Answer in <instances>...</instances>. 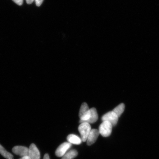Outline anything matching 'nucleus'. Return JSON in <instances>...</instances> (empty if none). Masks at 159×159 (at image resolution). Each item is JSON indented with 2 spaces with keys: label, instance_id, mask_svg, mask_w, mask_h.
<instances>
[{
  "label": "nucleus",
  "instance_id": "nucleus-16",
  "mask_svg": "<svg viewBox=\"0 0 159 159\" xmlns=\"http://www.w3.org/2000/svg\"><path fill=\"white\" fill-rule=\"evenodd\" d=\"M34 0H26V1L27 2V3L28 4H31L32 3H33L34 1Z\"/></svg>",
  "mask_w": 159,
  "mask_h": 159
},
{
  "label": "nucleus",
  "instance_id": "nucleus-5",
  "mask_svg": "<svg viewBox=\"0 0 159 159\" xmlns=\"http://www.w3.org/2000/svg\"><path fill=\"white\" fill-rule=\"evenodd\" d=\"M72 144L69 142H65L61 144L56 151V156L59 157H63L66 153L67 151L70 148Z\"/></svg>",
  "mask_w": 159,
  "mask_h": 159
},
{
  "label": "nucleus",
  "instance_id": "nucleus-2",
  "mask_svg": "<svg viewBox=\"0 0 159 159\" xmlns=\"http://www.w3.org/2000/svg\"><path fill=\"white\" fill-rule=\"evenodd\" d=\"M79 116L80 118V123L85 122L90 118V109L86 103L84 102L81 104L80 109Z\"/></svg>",
  "mask_w": 159,
  "mask_h": 159
},
{
  "label": "nucleus",
  "instance_id": "nucleus-7",
  "mask_svg": "<svg viewBox=\"0 0 159 159\" xmlns=\"http://www.w3.org/2000/svg\"><path fill=\"white\" fill-rule=\"evenodd\" d=\"M99 134V130L96 129H91L86 141L87 145L91 146L94 143Z\"/></svg>",
  "mask_w": 159,
  "mask_h": 159
},
{
  "label": "nucleus",
  "instance_id": "nucleus-18",
  "mask_svg": "<svg viewBox=\"0 0 159 159\" xmlns=\"http://www.w3.org/2000/svg\"><path fill=\"white\" fill-rule=\"evenodd\" d=\"M19 159H30L29 156H26L22 157H21V158H20Z\"/></svg>",
  "mask_w": 159,
  "mask_h": 159
},
{
  "label": "nucleus",
  "instance_id": "nucleus-10",
  "mask_svg": "<svg viewBox=\"0 0 159 159\" xmlns=\"http://www.w3.org/2000/svg\"><path fill=\"white\" fill-rule=\"evenodd\" d=\"M67 139L68 142L71 144L79 145L82 142L81 138L74 134H69L67 136Z\"/></svg>",
  "mask_w": 159,
  "mask_h": 159
},
{
  "label": "nucleus",
  "instance_id": "nucleus-8",
  "mask_svg": "<svg viewBox=\"0 0 159 159\" xmlns=\"http://www.w3.org/2000/svg\"><path fill=\"white\" fill-rule=\"evenodd\" d=\"M29 156L30 159H40L39 149L34 144H31L30 146Z\"/></svg>",
  "mask_w": 159,
  "mask_h": 159
},
{
  "label": "nucleus",
  "instance_id": "nucleus-4",
  "mask_svg": "<svg viewBox=\"0 0 159 159\" xmlns=\"http://www.w3.org/2000/svg\"><path fill=\"white\" fill-rule=\"evenodd\" d=\"M118 116L113 111H111L103 115L101 119L103 122L107 121L111 123L112 126H115L118 123Z\"/></svg>",
  "mask_w": 159,
  "mask_h": 159
},
{
  "label": "nucleus",
  "instance_id": "nucleus-11",
  "mask_svg": "<svg viewBox=\"0 0 159 159\" xmlns=\"http://www.w3.org/2000/svg\"><path fill=\"white\" fill-rule=\"evenodd\" d=\"M78 155V152L76 150H72L66 153L61 159H73Z\"/></svg>",
  "mask_w": 159,
  "mask_h": 159
},
{
  "label": "nucleus",
  "instance_id": "nucleus-9",
  "mask_svg": "<svg viewBox=\"0 0 159 159\" xmlns=\"http://www.w3.org/2000/svg\"><path fill=\"white\" fill-rule=\"evenodd\" d=\"M90 116L89 120L84 122L89 123V124H94L98 120V117L96 109L95 108L90 109Z\"/></svg>",
  "mask_w": 159,
  "mask_h": 159
},
{
  "label": "nucleus",
  "instance_id": "nucleus-1",
  "mask_svg": "<svg viewBox=\"0 0 159 159\" xmlns=\"http://www.w3.org/2000/svg\"><path fill=\"white\" fill-rule=\"evenodd\" d=\"M91 126L89 123L83 122L80 125L78 130L80 134L82 142H86L87 139L91 130Z\"/></svg>",
  "mask_w": 159,
  "mask_h": 159
},
{
  "label": "nucleus",
  "instance_id": "nucleus-6",
  "mask_svg": "<svg viewBox=\"0 0 159 159\" xmlns=\"http://www.w3.org/2000/svg\"><path fill=\"white\" fill-rule=\"evenodd\" d=\"M12 152L22 157L29 156V148L25 146H16L13 148Z\"/></svg>",
  "mask_w": 159,
  "mask_h": 159
},
{
  "label": "nucleus",
  "instance_id": "nucleus-14",
  "mask_svg": "<svg viewBox=\"0 0 159 159\" xmlns=\"http://www.w3.org/2000/svg\"><path fill=\"white\" fill-rule=\"evenodd\" d=\"M12 1L19 6L22 5L23 2V0H12Z\"/></svg>",
  "mask_w": 159,
  "mask_h": 159
},
{
  "label": "nucleus",
  "instance_id": "nucleus-17",
  "mask_svg": "<svg viewBox=\"0 0 159 159\" xmlns=\"http://www.w3.org/2000/svg\"><path fill=\"white\" fill-rule=\"evenodd\" d=\"M43 159H50L49 157L48 154H46L43 157Z\"/></svg>",
  "mask_w": 159,
  "mask_h": 159
},
{
  "label": "nucleus",
  "instance_id": "nucleus-15",
  "mask_svg": "<svg viewBox=\"0 0 159 159\" xmlns=\"http://www.w3.org/2000/svg\"><path fill=\"white\" fill-rule=\"evenodd\" d=\"M35 2L36 5L37 7H40L42 4L43 0H34Z\"/></svg>",
  "mask_w": 159,
  "mask_h": 159
},
{
  "label": "nucleus",
  "instance_id": "nucleus-3",
  "mask_svg": "<svg viewBox=\"0 0 159 159\" xmlns=\"http://www.w3.org/2000/svg\"><path fill=\"white\" fill-rule=\"evenodd\" d=\"M112 125L107 121H103L100 125L99 131L103 137H108L110 136L112 132Z\"/></svg>",
  "mask_w": 159,
  "mask_h": 159
},
{
  "label": "nucleus",
  "instance_id": "nucleus-12",
  "mask_svg": "<svg viewBox=\"0 0 159 159\" xmlns=\"http://www.w3.org/2000/svg\"><path fill=\"white\" fill-rule=\"evenodd\" d=\"M0 154L7 159H13V155L5 150L2 146L0 144Z\"/></svg>",
  "mask_w": 159,
  "mask_h": 159
},
{
  "label": "nucleus",
  "instance_id": "nucleus-13",
  "mask_svg": "<svg viewBox=\"0 0 159 159\" xmlns=\"http://www.w3.org/2000/svg\"><path fill=\"white\" fill-rule=\"evenodd\" d=\"M125 109V105L123 103L120 104L115 108L112 111L118 117H120L124 112Z\"/></svg>",
  "mask_w": 159,
  "mask_h": 159
}]
</instances>
